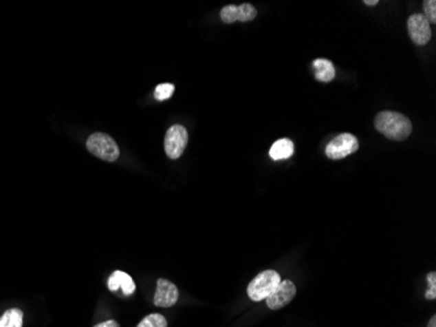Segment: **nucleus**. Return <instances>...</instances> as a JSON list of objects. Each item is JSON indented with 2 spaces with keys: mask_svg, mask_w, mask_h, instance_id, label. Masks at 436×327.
<instances>
[{
  "mask_svg": "<svg viewBox=\"0 0 436 327\" xmlns=\"http://www.w3.org/2000/svg\"><path fill=\"white\" fill-rule=\"evenodd\" d=\"M179 299V291L166 279H158L154 295V305L160 308H170L175 305Z\"/></svg>",
  "mask_w": 436,
  "mask_h": 327,
  "instance_id": "obj_9",
  "label": "nucleus"
},
{
  "mask_svg": "<svg viewBox=\"0 0 436 327\" xmlns=\"http://www.w3.org/2000/svg\"><path fill=\"white\" fill-rule=\"evenodd\" d=\"M296 293L294 283L290 280H281V283L265 299L267 305L272 310H279L293 301Z\"/></svg>",
  "mask_w": 436,
  "mask_h": 327,
  "instance_id": "obj_8",
  "label": "nucleus"
},
{
  "mask_svg": "<svg viewBox=\"0 0 436 327\" xmlns=\"http://www.w3.org/2000/svg\"><path fill=\"white\" fill-rule=\"evenodd\" d=\"M87 148L90 154L100 157L101 160L107 162H114L120 155V151L116 140L103 132L91 134L87 140Z\"/></svg>",
  "mask_w": 436,
  "mask_h": 327,
  "instance_id": "obj_2",
  "label": "nucleus"
},
{
  "mask_svg": "<svg viewBox=\"0 0 436 327\" xmlns=\"http://www.w3.org/2000/svg\"><path fill=\"white\" fill-rule=\"evenodd\" d=\"M107 286H109V289L111 292H116L119 288H122L123 295H126V296H131L135 292V289H136V286H135L132 277L129 274L123 273V271L113 273L111 276H110V279H109Z\"/></svg>",
  "mask_w": 436,
  "mask_h": 327,
  "instance_id": "obj_10",
  "label": "nucleus"
},
{
  "mask_svg": "<svg viewBox=\"0 0 436 327\" xmlns=\"http://www.w3.org/2000/svg\"><path fill=\"white\" fill-rule=\"evenodd\" d=\"M375 127L391 140H405L413 130L411 119L397 112L385 110L375 118Z\"/></svg>",
  "mask_w": 436,
  "mask_h": 327,
  "instance_id": "obj_1",
  "label": "nucleus"
},
{
  "mask_svg": "<svg viewBox=\"0 0 436 327\" xmlns=\"http://www.w3.org/2000/svg\"><path fill=\"white\" fill-rule=\"evenodd\" d=\"M379 1L378 0H364V4L367 6H376Z\"/></svg>",
  "mask_w": 436,
  "mask_h": 327,
  "instance_id": "obj_20",
  "label": "nucleus"
},
{
  "mask_svg": "<svg viewBox=\"0 0 436 327\" xmlns=\"http://www.w3.org/2000/svg\"><path fill=\"white\" fill-rule=\"evenodd\" d=\"M174 91H175V87L173 84H167V83L160 84V85L155 87L154 97L158 101H165V100H168L174 94Z\"/></svg>",
  "mask_w": 436,
  "mask_h": 327,
  "instance_id": "obj_15",
  "label": "nucleus"
},
{
  "mask_svg": "<svg viewBox=\"0 0 436 327\" xmlns=\"http://www.w3.org/2000/svg\"><path fill=\"white\" fill-rule=\"evenodd\" d=\"M24 314L20 309H8L0 317V327H23Z\"/></svg>",
  "mask_w": 436,
  "mask_h": 327,
  "instance_id": "obj_13",
  "label": "nucleus"
},
{
  "mask_svg": "<svg viewBox=\"0 0 436 327\" xmlns=\"http://www.w3.org/2000/svg\"><path fill=\"white\" fill-rule=\"evenodd\" d=\"M358 148H360L358 139L354 135L345 132V134H340L328 143L325 148V154L331 160H341L351 154H356Z\"/></svg>",
  "mask_w": 436,
  "mask_h": 327,
  "instance_id": "obj_4",
  "label": "nucleus"
},
{
  "mask_svg": "<svg viewBox=\"0 0 436 327\" xmlns=\"http://www.w3.org/2000/svg\"><path fill=\"white\" fill-rule=\"evenodd\" d=\"M427 282L430 283V289H435L436 291V274L431 273L427 275Z\"/></svg>",
  "mask_w": 436,
  "mask_h": 327,
  "instance_id": "obj_18",
  "label": "nucleus"
},
{
  "mask_svg": "<svg viewBox=\"0 0 436 327\" xmlns=\"http://www.w3.org/2000/svg\"><path fill=\"white\" fill-rule=\"evenodd\" d=\"M408 30L413 42L418 46L427 45L431 39L430 23L421 13H414L408 19Z\"/></svg>",
  "mask_w": 436,
  "mask_h": 327,
  "instance_id": "obj_6",
  "label": "nucleus"
},
{
  "mask_svg": "<svg viewBox=\"0 0 436 327\" xmlns=\"http://www.w3.org/2000/svg\"><path fill=\"white\" fill-rule=\"evenodd\" d=\"M257 8L252 4L243 3L241 6H226L221 10L219 17L225 24H232L235 21H252L257 17Z\"/></svg>",
  "mask_w": 436,
  "mask_h": 327,
  "instance_id": "obj_7",
  "label": "nucleus"
},
{
  "mask_svg": "<svg viewBox=\"0 0 436 327\" xmlns=\"http://www.w3.org/2000/svg\"><path fill=\"white\" fill-rule=\"evenodd\" d=\"M435 297H436L435 289H428V291L426 292V299H427V300H428V299H430V300H434Z\"/></svg>",
  "mask_w": 436,
  "mask_h": 327,
  "instance_id": "obj_19",
  "label": "nucleus"
},
{
  "mask_svg": "<svg viewBox=\"0 0 436 327\" xmlns=\"http://www.w3.org/2000/svg\"><path fill=\"white\" fill-rule=\"evenodd\" d=\"M294 154V144L290 139H280L272 145L270 151V156L273 160H286L293 156Z\"/></svg>",
  "mask_w": 436,
  "mask_h": 327,
  "instance_id": "obj_12",
  "label": "nucleus"
},
{
  "mask_svg": "<svg viewBox=\"0 0 436 327\" xmlns=\"http://www.w3.org/2000/svg\"><path fill=\"white\" fill-rule=\"evenodd\" d=\"M94 327H120L119 326V324L114 321V319H109V321H105L102 324H98V325H96Z\"/></svg>",
  "mask_w": 436,
  "mask_h": 327,
  "instance_id": "obj_17",
  "label": "nucleus"
},
{
  "mask_svg": "<svg viewBox=\"0 0 436 327\" xmlns=\"http://www.w3.org/2000/svg\"><path fill=\"white\" fill-rule=\"evenodd\" d=\"M188 143V132L182 125L171 126L165 136V152L171 160L182 156Z\"/></svg>",
  "mask_w": 436,
  "mask_h": 327,
  "instance_id": "obj_5",
  "label": "nucleus"
},
{
  "mask_svg": "<svg viewBox=\"0 0 436 327\" xmlns=\"http://www.w3.org/2000/svg\"><path fill=\"white\" fill-rule=\"evenodd\" d=\"M312 67L315 70V76L323 83H331L336 78V70L334 65L331 61L328 59H316L314 61Z\"/></svg>",
  "mask_w": 436,
  "mask_h": 327,
  "instance_id": "obj_11",
  "label": "nucleus"
},
{
  "mask_svg": "<svg viewBox=\"0 0 436 327\" xmlns=\"http://www.w3.org/2000/svg\"><path fill=\"white\" fill-rule=\"evenodd\" d=\"M424 17L428 20V23H436V1L435 0H426L424 1Z\"/></svg>",
  "mask_w": 436,
  "mask_h": 327,
  "instance_id": "obj_16",
  "label": "nucleus"
},
{
  "mask_svg": "<svg viewBox=\"0 0 436 327\" xmlns=\"http://www.w3.org/2000/svg\"><path fill=\"white\" fill-rule=\"evenodd\" d=\"M138 327H167L166 318L161 314H151L145 317Z\"/></svg>",
  "mask_w": 436,
  "mask_h": 327,
  "instance_id": "obj_14",
  "label": "nucleus"
},
{
  "mask_svg": "<svg viewBox=\"0 0 436 327\" xmlns=\"http://www.w3.org/2000/svg\"><path fill=\"white\" fill-rule=\"evenodd\" d=\"M281 283V276L274 270H267L257 275L248 284L247 293L252 301L265 300L270 293Z\"/></svg>",
  "mask_w": 436,
  "mask_h": 327,
  "instance_id": "obj_3",
  "label": "nucleus"
},
{
  "mask_svg": "<svg viewBox=\"0 0 436 327\" xmlns=\"http://www.w3.org/2000/svg\"><path fill=\"white\" fill-rule=\"evenodd\" d=\"M428 327H436V317L434 315L431 319H430V324H428Z\"/></svg>",
  "mask_w": 436,
  "mask_h": 327,
  "instance_id": "obj_21",
  "label": "nucleus"
}]
</instances>
